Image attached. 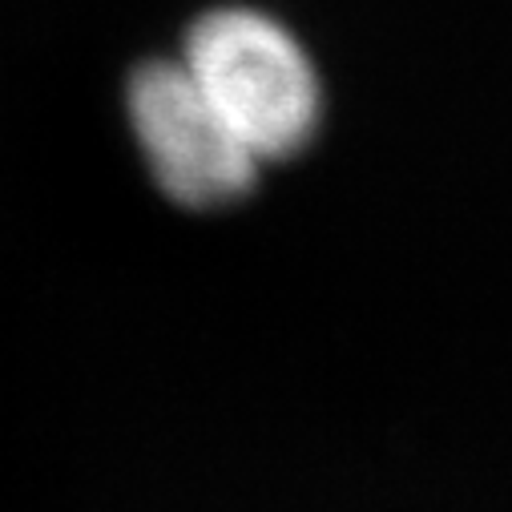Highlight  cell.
<instances>
[{
	"label": "cell",
	"instance_id": "obj_1",
	"mask_svg": "<svg viewBox=\"0 0 512 512\" xmlns=\"http://www.w3.org/2000/svg\"><path fill=\"white\" fill-rule=\"evenodd\" d=\"M178 61L263 166L287 162L315 142L323 81L279 17L246 5L210 9L194 21Z\"/></svg>",
	"mask_w": 512,
	"mask_h": 512
},
{
	"label": "cell",
	"instance_id": "obj_2",
	"mask_svg": "<svg viewBox=\"0 0 512 512\" xmlns=\"http://www.w3.org/2000/svg\"><path fill=\"white\" fill-rule=\"evenodd\" d=\"M125 113L162 194L190 210L242 202L263 162L210 105L182 61H146L125 85Z\"/></svg>",
	"mask_w": 512,
	"mask_h": 512
}]
</instances>
